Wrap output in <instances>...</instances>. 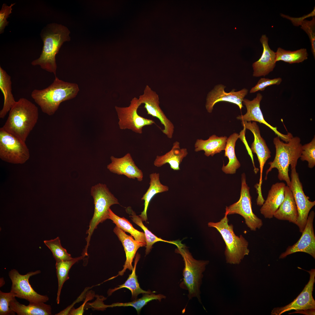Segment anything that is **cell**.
<instances>
[{"label": "cell", "instance_id": "obj_15", "mask_svg": "<svg viewBox=\"0 0 315 315\" xmlns=\"http://www.w3.org/2000/svg\"><path fill=\"white\" fill-rule=\"evenodd\" d=\"M315 214L313 211H311L300 238L293 245L288 246L286 251L280 255L279 259L284 258L289 255L297 252L308 253L315 259V236L313 227Z\"/></svg>", "mask_w": 315, "mask_h": 315}, {"label": "cell", "instance_id": "obj_22", "mask_svg": "<svg viewBox=\"0 0 315 315\" xmlns=\"http://www.w3.org/2000/svg\"><path fill=\"white\" fill-rule=\"evenodd\" d=\"M286 185L283 182H277L273 184L269 190L266 200L261 207V214L266 218L271 219L284 198Z\"/></svg>", "mask_w": 315, "mask_h": 315}, {"label": "cell", "instance_id": "obj_43", "mask_svg": "<svg viewBox=\"0 0 315 315\" xmlns=\"http://www.w3.org/2000/svg\"><path fill=\"white\" fill-rule=\"evenodd\" d=\"M304 311V312L303 310L297 311L296 312L292 313L291 314L300 313L306 315H315V309L305 310Z\"/></svg>", "mask_w": 315, "mask_h": 315}, {"label": "cell", "instance_id": "obj_31", "mask_svg": "<svg viewBox=\"0 0 315 315\" xmlns=\"http://www.w3.org/2000/svg\"><path fill=\"white\" fill-rule=\"evenodd\" d=\"M127 211L131 214L130 216L133 222L139 226L144 230L145 235L146 245V254H148L152 248L153 245L155 243L159 241L169 243L175 245L176 246L181 243L180 241H168L162 239L157 237L150 231L143 224L141 218L136 215L134 211L130 207L126 209Z\"/></svg>", "mask_w": 315, "mask_h": 315}, {"label": "cell", "instance_id": "obj_2", "mask_svg": "<svg viewBox=\"0 0 315 315\" xmlns=\"http://www.w3.org/2000/svg\"><path fill=\"white\" fill-rule=\"evenodd\" d=\"M38 111L35 104L24 98H20L9 111L2 128L24 142L36 124Z\"/></svg>", "mask_w": 315, "mask_h": 315}, {"label": "cell", "instance_id": "obj_42", "mask_svg": "<svg viewBox=\"0 0 315 315\" xmlns=\"http://www.w3.org/2000/svg\"><path fill=\"white\" fill-rule=\"evenodd\" d=\"M281 15L282 17L290 20L294 25L298 26L301 25L302 22L306 18L311 17H315V8L314 7L313 10L309 13L307 15H304L302 16L299 18L292 17L282 13L281 14Z\"/></svg>", "mask_w": 315, "mask_h": 315}, {"label": "cell", "instance_id": "obj_36", "mask_svg": "<svg viewBox=\"0 0 315 315\" xmlns=\"http://www.w3.org/2000/svg\"><path fill=\"white\" fill-rule=\"evenodd\" d=\"M43 242L51 251L56 262L70 260L73 258L62 246L58 237L54 239L44 240Z\"/></svg>", "mask_w": 315, "mask_h": 315}, {"label": "cell", "instance_id": "obj_37", "mask_svg": "<svg viewBox=\"0 0 315 315\" xmlns=\"http://www.w3.org/2000/svg\"><path fill=\"white\" fill-rule=\"evenodd\" d=\"M302 151L300 157L302 161L308 162V167L313 168L315 165V137L309 143L302 145Z\"/></svg>", "mask_w": 315, "mask_h": 315}, {"label": "cell", "instance_id": "obj_14", "mask_svg": "<svg viewBox=\"0 0 315 315\" xmlns=\"http://www.w3.org/2000/svg\"><path fill=\"white\" fill-rule=\"evenodd\" d=\"M309 275V279L302 291L293 301L284 307L274 308L271 315H280L285 312L294 310L296 311L315 309V301L312 295L315 282V269L306 271Z\"/></svg>", "mask_w": 315, "mask_h": 315}, {"label": "cell", "instance_id": "obj_44", "mask_svg": "<svg viewBox=\"0 0 315 315\" xmlns=\"http://www.w3.org/2000/svg\"><path fill=\"white\" fill-rule=\"evenodd\" d=\"M0 287L3 286L5 284V281L3 278H0Z\"/></svg>", "mask_w": 315, "mask_h": 315}, {"label": "cell", "instance_id": "obj_10", "mask_svg": "<svg viewBox=\"0 0 315 315\" xmlns=\"http://www.w3.org/2000/svg\"><path fill=\"white\" fill-rule=\"evenodd\" d=\"M141 105L138 98L134 97L128 106H115L120 129H128L135 133L141 134L144 127L155 124L153 120L145 118L138 114L137 110Z\"/></svg>", "mask_w": 315, "mask_h": 315}, {"label": "cell", "instance_id": "obj_1", "mask_svg": "<svg viewBox=\"0 0 315 315\" xmlns=\"http://www.w3.org/2000/svg\"><path fill=\"white\" fill-rule=\"evenodd\" d=\"M70 32L66 26L52 23L47 24L42 30L40 36L43 42L41 54L31 64L39 65L42 69L53 73L56 76L57 64L55 57L63 43L71 40Z\"/></svg>", "mask_w": 315, "mask_h": 315}, {"label": "cell", "instance_id": "obj_4", "mask_svg": "<svg viewBox=\"0 0 315 315\" xmlns=\"http://www.w3.org/2000/svg\"><path fill=\"white\" fill-rule=\"evenodd\" d=\"M300 141V138L297 136L292 137L286 143L281 141L278 136L274 139L276 154L274 160L268 163L270 167L266 172V180L268 173L273 169L276 168L278 171V179L284 181L288 186H290V179L288 174L289 167L290 166L291 169L296 168L302 150Z\"/></svg>", "mask_w": 315, "mask_h": 315}, {"label": "cell", "instance_id": "obj_30", "mask_svg": "<svg viewBox=\"0 0 315 315\" xmlns=\"http://www.w3.org/2000/svg\"><path fill=\"white\" fill-rule=\"evenodd\" d=\"M140 258V255L138 253L135 257L134 265L131 274L129 275L128 278L124 284L114 289H110L108 292V295H110L114 291L123 288L129 289L131 291L132 298L134 300L136 299L138 295L140 294L151 293L150 290L146 291L142 289L138 283L137 276L136 274V266Z\"/></svg>", "mask_w": 315, "mask_h": 315}, {"label": "cell", "instance_id": "obj_19", "mask_svg": "<svg viewBox=\"0 0 315 315\" xmlns=\"http://www.w3.org/2000/svg\"><path fill=\"white\" fill-rule=\"evenodd\" d=\"M110 159L111 162L107 167L111 172L125 175L130 179L136 178L139 181L143 180V173L136 166L130 153H127L120 158L111 156Z\"/></svg>", "mask_w": 315, "mask_h": 315}, {"label": "cell", "instance_id": "obj_21", "mask_svg": "<svg viewBox=\"0 0 315 315\" xmlns=\"http://www.w3.org/2000/svg\"><path fill=\"white\" fill-rule=\"evenodd\" d=\"M113 232L121 242L124 247L126 260L123 270L119 272L118 275L111 278V279L119 275L123 276L127 269L132 271L133 268L132 263L137 251L140 247L146 246V244L136 241L132 236L128 235L125 232L117 226L114 228Z\"/></svg>", "mask_w": 315, "mask_h": 315}, {"label": "cell", "instance_id": "obj_34", "mask_svg": "<svg viewBox=\"0 0 315 315\" xmlns=\"http://www.w3.org/2000/svg\"><path fill=\"white\" fill-rule=\"evenodd\" d=\"M275 53L276 62L282 61L290 64L299 63L302 62L308 58L307 50L304 48L291 51L278 48Z\"/></svg>", "mask_w": 315, "mask_h": 315}, {"label": "cell", "instance_id": "obj_40", "mask_svg": "<svg viewBox=\"0 0 315 315\" xmlns=\"http://www.w3.org/2000/svg\"><path fill=\"white\" fill-rule=\"evenodd\" d=\"M282 81V78L279 77L273 79L261 78L259 80L257 84L251 88L250 93H254L259 91H263L267 86L274 85L280 84Z\"/></svg>", "mask_w": 315, "mask_h": 315}, {"label": "cell", "instance_id": "obj_39", "mask_svg": "<svg viewBox=\"0 0 315 315\" xmlns=\"http://www.w3.org/2000/svg\"><path fill=\"white\" fill-rule=\"evenodd\" d=\"M301 28L307 34L311 46V51L314 58L315 57V18L313 17L312 20H304L302 23Z\"/></svg>", "mask_w": 315, "mask_h": 315}, {"label": "cell", "instance_id": "obj_6", "mask_svg": "<svg viewBox=\"0 0 315 315\" xmlns=\"http://www.w3.org/2000/svg\"><path fill=\"white\" fill-rule=\"evenodd\" d=\"M91 195L93 197L94 205V212L91 220L89 229L86 231L88 234L85 238L87 244L84 252L87 253L91 237L99 224L108 219L109 210L110 207L114 204H119L118 200L109 191L105 184L99 183L91 188Z\"/></svg>", "mask_w": 315, "mask_h": 315}, {"label": "cell", "instance_id": "obj_11", "mask_svg": "<svg viewBox=\"0 0 315 315\" xmlns=\"http://www.w3.org/2000/svg\"><path fill=\"white\" fill-rule=\"evenodd\" d=\"M41 272L40 270H37L22 275L16 269L11 270L8 273L12 282L10 292L14 293L15 297L25 299L29 303H45L47 302L49 300L48 297L37 293L33 289L29 282L30 277Z\"/></svg>", "mask_w": 315, "mask_h": 315}, {"label": "cell", "instance_id": "obj_35", "mask_svg": "<svg viewBox=\"0 0 315 315\" xmlns=\"http://www.w3.org/2000/svg\"><path fill=\"white\" fill-rule=\"evenodd\" d=\"M166 297L163 295H155L153 293L144 294L141 298L135 300L130 302L125 303L117 302L110 305H106L103 304L102 308L104 309L107 307H116L131 306L134 307L139 313L142 308L149 302L153 300H158L160 301L162 299L165 298Z\"/></svg>", "mask_w": 315, "mask_h": 315}, {"label": "cell", "instance_id": "obj_32", "mask_svg": "<svg viewBox=\"0 0 315 315\" xmlns=\"http://www.w3.org/2000/svg\"><path fill=\"white\" fill-rule=\"evenodd\" d=\"M108 216V219L111 220L116 226L124 232L130 233L137 241L146 245L144 233L135 229L127 219L118 216L110 208L109 210Z\"/></svg>", "mask_w": 315, "mask_h": 315}, {"label": "cell", "instance_id": "obj_3", "mask_svg": "<svg viewBox=\"0 0 315 315\" xmlns=\"http://www.w3.org/2000/svg\"><path fill=\"white\" fill-rule=\"evenodd\" d=\"M79 91L77 84L64 82L55 76L48 87L42 90H34L31 96L42 111L51 116L55 113L62 102L74 97Z\"/></svg>", "mask_w": 315, "mask_h": 315}, {"label": "cell", "instance_id": "obj_9", "mask_svg": "<svg viewBox=\"0 0 315 315\" xmlns=\"http://www.w3.org/2000/svg\"><path fill=\"white\" fill-rule=\"evenodd\" d=\"M29 149L25 142L0 128V158L15 164H22L29 158Z\"/></svg>", "mask_w": 315, "mask_h": 315}, {"label": "cell", "instance_id": "obj_12", "mask_svg": "<svg viewBox=\"0 0 315 315\" xmlns=\"http://www.w3.org/2000/svg\"><path fill=\"white\" fill-rule=\"evenodd\" d=\"M291 179L289 187L293 195L297 209L298 217L296 225L302 232L305 226L310 211L315 205V201H311L303 189L296 168L291 169Z\"/></svg>", "mask_w": 315, "mask_h": 315}, {"label": "cell", "instance_id": "obj_27", "mask_svg": "<svg viewBox=\"0 0 315 315\" xmlns=\"http://www.w3.org/2000/svg\"><path fill=\"white\" fill-rule=\"evenodd\" d=\"M15 298L11 301L10 307L18 315H50L52 314L51 306L44 302L29 303L26 306L20 303Z\"/></svg>", "mask_w": 315, "mask_h": 315}, {"label": "cell", "instance_id": "obj_29", "mask_svg": "<svg viewBox=\"0 0 315 315\" xmlns=\"http://www.w3.org/2000/svg\"><path fill=\"white\" fill-rule=\"evenodd\" d=\"M241 136V134L234 133L227 139L224 156L228 158L229 162L226 166L223 164L222 168V171L225 174H235L240 166V164L235 155V147L236 141Z\"/></svg>", "mask_w": 315, "mask_h": 315}, {"label": "cell", "instance_id": "obj_24", "mask_svg": "<svg viewBox=\"0 0 315 315\" xmlns=\"http://www.w3.org/2000/svg\"><path fill=\"white\" fill-rule=\"evenodd\" d=\"M273 217L296 225L298 217L297 209L292 192L287 186H285L284 199Z\"/></svg>", "mask_w": 315, "mask_h": 315}, {"label": "cell", "instance_id": "obj_17", "mask_svg": "<svg viewBox=\"0 0 315 315\" xmlns=\"http://www.w3.org/2000/svg\"><path fill=\"white\" fill-rule=\"evenodd\" d=\"M262 98V95L260 93H258L256 97L252 100L244 99L242 103L246 106L247 112L244 115L238 116L237 117V119L242 121L258 122L265 125L272 130L281 140L286 143L288 142L293 137L291 133H288L287 134H282L278 131L276 127L271 126L264 119L260 106V102Z\"/></svg>", "mask_w": 315, "mask_h": 315}, {"label": "cell", "instance_id": "obj_18", "mask_svg": "<svg viewBox=\"0 0 315 315\" xmlns=\"http://www.w3.org/2000/svg\"><path fill=\"white\" fill-rule=\"evenodd\" d=\"M242 124L246 129L251 131L253 134L254 140L251 144V150L256 153L260 165V174L259 182L258 184L261 186L262 183L263 169L266 161L271 157V153L265 140L261 136L260 129L255 122L242 121Z\"/></svg>", "mask_w": 315, "mask_h": 315}, {"label": "cell", "instance_id": "obj_13", "mask_svg": "<svg viewBox=\"0 0 315 315\" xmlns=\"http://www.w3.org/2000/svg\"><path fill=\"white\" fill-rule=\"evenodd\" d=\"M141 105L144 104V108L147 113L158 118L164 126L162 132L169 139L173 137L174 126L171 121L167 117L159 106L158 95L148 85H146L143 93L138 98Z\"/></svg>", "mask_w": 315, "mask_h": 315}, {"label": "cell", "instance_id": "obj_20", "mask_svg": "<svg viewBox=\"0 0 315 315\" xmlns=\"http://www.w3.org/2000/svg\"><path fill=\"white\" fill-rule=\"evenodd\" d=\"M268 40L265 35H263L260 39L263 51L260 58L252 64L254 77L264 76L272 71L275 66L276 53L270 48Z\"/></svg>", "mask_w": 315, "mask_h": 315}, {"label": "cell", "instance_id": "obj_25", "mask_svg": "<svg viewBox=\"0 0 315 315\" xmlns=\"http://www.w3.org/2000/svg\"><path fill=\"white\" fill-rule=\"evenodd\" d=\"M149 186L141 198L142 200L144 201V209L139 216L142 221H145L146 222L148 219L147 213L148 207L152 198L158 193L167 192L169 190L168 186L161 183L159 173H152L149 175Z\"/></svg>", "mask_w": 315, "mask_h": 315}, {"label": "cell", "instance_id": "obj_41", "mask_svg": "<svg viewBox=\"0 0 315 315\" xmlns=\"http://www.w3.org/2000/svg\"><path fill=\"white\" fill-rule=\"evenodd\" d=\"M15 3L11 4L10 5L8 6L4 3L3 4L0 11V34H1L4 32V29L9 23L7 19L9 15L12 13V7Z\"/></svg>", "mask_w": 315, "mask_h": 315}, {"label": "cell", "instance_id": "obj_38", "mask_svg": "<svg viewBox=\"0 0 315 315\" xmlns=\"http://www.w3.org/2000/svg\"><path fill=\"white\" fill-rule=\"evenodd\" d=\"M16 297L12 292L4 293L0 291V315H14L15 312L10 308L11 301Z\"/></svg>", "mask_w": 315, "mask_h": 315}, {"label": "cell", "instance_id": "obj_23", "mask_svg": "<svg viewBox=\"0 0 315 315\" xmlns=\"http://www.w3.org/2000/svg\"><path fill=\"white\" fill-rule=\"evenodd\" d=\"M188 154L187 149L181 148L179 142L176 141L173 143L170 151L163 155L156 156L153 164L155 167H160L168 164L174 170H179L180 165Z\"/></svg>", "mask_w": 315, "mask_h": 315}, {"label": "cell", "instance_id": "obj_8", "mask_svg": "<svg viewBox=\"0 0 315 315\" xmlns=\"http://www.w3.org/2000/svg\"><path fill=\"white\" fill-rule=\"evenodd\" d=\"M249 187L246 184V175L242 174L240 196L239 200L232 205L226 206L225 213L228 215L237 214L244 219L247 226L252 231H256L263 225L262 220L253 212L251 206V197Z\"/></svg>", "mask_w": 315, "mask_h": 315}, {"label": "cell", "instance_id": "obj_7", "mask_svg": "<svg viewBox=\"0 0 315 315\" xmlns=\"http://www.w3.org/2000/svg\"><path fill=\"white\" fill-rule=\"evenodd\" d=\"M177 247L175 252L181 255L185 263L182 284L188 291L189 299L196 297L200 300V287L203 277V273L208 262L194 259L183 244Z\"/></svg>", "mask_w": 315, "mask_h": 315}, {"label": "cell", "instance_id": "obj_28", "mask_svg": "<svg viewBox=\"0 0 315 315\" xmlns=\"http://www.w3.org/2000/svg\"><path fill=\"white\" fill-rule=\"evenodd\" d=\"M11 77L0 66V89L4 95L3 107L0 111V118H4L16 101L12 92Z\"/></svg>", "mask_w": 315, "mask_h": 315}, {"label": "cell", "instance_id": "obj_26", "mask_svg": "<svg viewBox=\"0 0 315 315\" xmlns=\"http://www.w3.org/2000/svg\"><path fill=\"white\" fill-rule=\"evenodd\" d=\"M227 139L225 136L218 137L213 135L206 140L197 139L195 144V151L197 152L203 150L206 156H213L225 150Z\"/></svg>", "mask_w": 315, "mask_h": 315}, {"label": "cell", "instance_id": "obj_33", "mask_svg": "<svg viewBox=\"0 0 315 315\" xmlns=\"http://www.w3.org/2000/svg\"><path fill=\"white\" fill-rule=\"evenodd\" d=\"M83 256L73 258L72 259L56 262L55 267L58 281V288L56 301L57 304L60 302V297L61 289L65 282L69 279L68 275L69 271L75 263L82 260Z\"/></svg>", "mask_w": 315, "mask_h": 315}, {"label": "cell", "instance_id": "obj_16", "mask_svg": "<svg viewBox=\"0 0 315 315\" xmlns=\"http://www.w3.org/2000/svg\"><path fill=\"white\" fill-rule=\"evenodd\" d=\"M225 86L222 84L216 85L207 94L205 107L208 112H212L214 105L221 101L228 102L237 105L240 110L243 107L242 102L248 94V90L244 88L235 92L233 89L230 92H225Z\"/></svg>", "mask_w": 315, "mask_h": 315}, {"label": "cell", "instance_id": "obj_5", "mask_svg": "<svg viewBox=\"0 0 315 315\" xmlns=\"http://www.w3.org/2000/svg\"><path fill=\"white\" fill-rule=\"evenodd\" d=\"M228 215L225 213L224 216L218 222H209V227L215 228L219 232L224 240L226 247L225 254L227 263L238 264L244 257L248 255V241L241 235H236L232 224H229Z\"/></svg>", "mask_w": 315, "mask_h": 315}]
</instances>
